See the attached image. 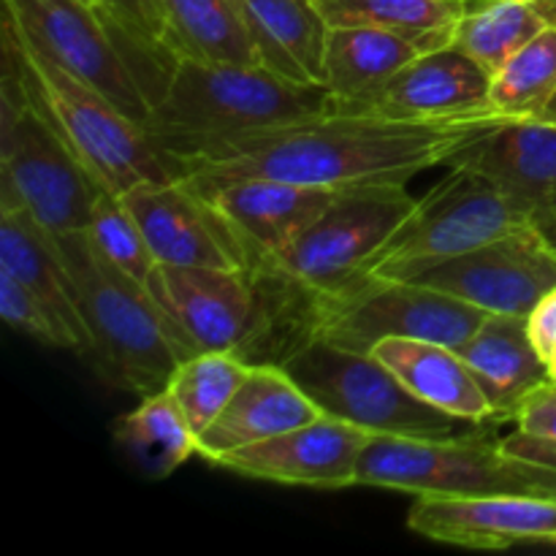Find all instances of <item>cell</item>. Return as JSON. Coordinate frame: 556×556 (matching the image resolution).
Wrapping results in <instances>:
<instances>
[{
	"label": "cell",
	"instance_id": "cell-1",
	"mask_svg": "<svg viewBox=\"0 0 556 556\" xmlns=\"http://www.w3.org/2000/svg\"><path fill=\"white\" fill-rule=\"evenodd\" d=\"M508 123L494 109L448 119H389L378 114H320L255 130L210 155L172 168L188 185L264 177L326 190L407 185L445 166L478 139Z\"/></svg>",
	"mask_w": 556,
	"mask_h": 556
},
{
	"label": "cell",
	"instance_id": "cell-2",
	"mask_svg": "<svg viewBox=\"0 0 556 556\" xmlns=\"http://www.w3.org/2000/svg\"><path fill=\"white\" fill-rule=\"evenodd\" d=\"M334 112L324 85H299L264 65L179 58L144 130L172 172L255 130L280 128ZM174 177V174H172Z\"/></svg>",
	"mask_w": 556,
	"mask_h": 556
},
{
	"label": "cell",
	"instance_id": "cell-3",
	"mask_svg": "<svg viewBox=\"0 0 556 556\" xmlns=\"http://www.w3.org/2000/svg\"><path fill=\"white\" fill-rule=\"evenodd\" d=\"M3 71L22 81L33 106L63 136L98 188L125 193L134 185L174 179L147 130L87 81L27 43L5 11Z\"/></svg>",
	"mask_w": 556,
	"mask_h": 556
},
{
	"label": "cell",
	"instance_id": "cell-4",
	"mask_svg": "<svg viewBox=\"0 0 556 556\" xmlns=\"http://www.w3.org/2000/svg\"><path fill=\"white\" fill-rule=\"evenodd\" d=\"M58 242L90 340L85 358L98 378L139 396L166 389L179 356L147 288L119 271L87 231L63 233Z\"/></svg>",
	"mask_w": 556,
	"mask_h": 556
},
{
	"label": "cell",
	"instance_id": "cell-5",
	"mask_svg": "<svg viewBox=\"0 0 556 556\" xmlns=\"http://www.w3.org/2000/svg\"><path fill=\"white\" fill-rule=\"evenodd\" d=\"M494 421L448 438H372L358 459L356 486L413 497L556 500V470L500 448Z\"/></svg>",
	"mask_w": 556,
	"mask_h": 556
},
{
	"label": "cell",
	"instance_id": "cell-6",
	"mask_svg": "<svg viewBox=\"0 0 556 556\" xmlns=\"http://www.w3.org/2000/svg\"><path fill=\"white\" fill-rule=\"evenodd\" d=\"M0 106V206L25 210L54 237L87 231L101 190L96 179L9 71Z\"/></svg>",
	"mask_w": 556,
	"mask_h": 556
},
{
	"label": "cell",
	"instance_id": "cell-7",
	"mask_svg": "<svg viewBox=\"0 0 556 556\" xmlns=\"http://www.w3.org/2000/svg\"><path fill=\"white\" fill-rule=\"evenodd\" d=\"M532 223L525 206L465 166L451 172L416 201L410 215L369 261V277L410 280L427 266L467 253Z\"/></svg>",
	"mask_w": 556,
	"mask_h": 556
},
{
	"label": "cell",
	"instance_id": "cell-8",
	"mask_svg": "<svg viewBox=\"0 0 556 556\" xmlns=\"http://www.w3.org/2000/svg\"><path fill=\"white\" fill-rule=\"evenodd\" d=\"M324 416L340 418L372 438H448L459 418L418 400L386 364L315 340L282 364Z\"/></svg>",
	"mask_w": 556,
	"mask_h": 556
},
{
	"label": "cell",
	"instance_id": "cell-9",
	"mask_svg": "<svg viewBox=\"0 0 556 556\" xmlns=\"http://www.w3.org/2000/svg\"><path fill=\"white\" fill-rule=\"evenodd\" d=\"M416 201L405 185L340 190L288 248L255 264H271L320 296L340 293L364 277Z\"/></svg>",
	"mask_w": 556,
	"mask_h": 556
},
{
	"label": "cell",
	"instance_id": "cell-10",
	"mask_svg": "<svg viewBox=\"0 0 556 556\" xmlns=\"http://www.w3.org/2000/svg\"><path fill=\"white\" fill-rule=\"evenodd\" d=\"M489 313L421 282L358 277L345 291L324 296L318 340L369 353L386 337L462 348Z\"/></svg>",
	"mask_w": 556,
	"mask_h": 556
},
{
	"label": "cell",
	"instance_id": "cell-11",
	"mask_svg": "<svg viewBox=\"0 0 556 556\" xmlns=\"http://www.w3.org/2000/svg\"><path fill=\"white\" fill-rule=\"evenodd\" d=\"M27 43L63 65L144 128L150 98L98 9L81 0H3Z\"/></svg>",
	"mask_w": 556,
	"mask_h": 556
},
{
	"label": "cell",
	"instance_id": "cell-12",
	"mask_svg": "<svg viewBox=\"0 0 556 556\" xmlns=\"http://www.w3.org/2000/svg\"><path fill=\"white\" fill-rule=\"evenodd\" d=\"M410 282L462 299L483 313L530 318L556 288V250L535 223L427 266Z\"/></svg>",
	"mask_w": 556,
	"mask_h": 556
},
{
	"label": "cell",
	"instance_id": "cell-13",
	"mask_svg": "<svg viewBox=\"0 0 556 556\" xmlns=\"http://www.w3.org/2000/svg\"><path fill=\"white\" fill-rule=\"evenodd\" d=\"M144 288L163 313L179 362L206 351L237 353L253 324L248 271L155 264Z\"/></svg>",
	"mask_w": 556,
	"mask_h": 556
},
{
	"label": "cell",
	"instance_id": "cell-14",
	"mask_svg": "<svg viewBox=\"0 0 556 556\" xmlns=\"http://www.w3.org/2000/svg\"><path fill=\"white\" fill-rule=\"evenodd\" d=\"M119 195L134 212L157 264L248 269V255L220 212L182 179L141 182Z\"/></svg>",
	"mask_w": 556,
	"mask_h": 556
},
{
	"label": "cell",
	"instance_id": "cell-15",
	"mask_svg": "<svg viewBox=\"0 0 556 556\" xmlns=\"http://www.w3.org/2000/svg\"><path fill=\"white\" fill-rule=\"evenodd\" d=\"M369 440L372 434L353 424L320 416L304 427L231 451L212 465L253 481L337 492L356 486L358 459Z\"/></svg>",
	"mask_w": 556,
	"mask_h": 556
},
{
	"label": "cell",
	"instance_id": "cell-16",
	"mask_svg": "<svg viewBox=\"0 0 556 556\" xmlns=\"http://www.w3.org/2000/svg\"><path fill=\"white\" fill-rule=\"evenodd\" d=\"M407 527L427 541L481 552L556 543V500L416 497Z\"/></svg>",
	"mask_w": 556,
	"mask_h": 556
},
{
	"label": "cell",
	"instance_id": "cell-17",
	"mask_svg": "<svg viewBox=\"0 0 556 556\" xmlns=\"http://www.w3.org/2000/svg\"><path fill=\"white\" fill-rule=\"evenodd\" d=\"M212 201L248 255V266L271 258L293 242L340 190L309 188L282 179L244 177L217 185H190Z\"/></svg>",
	"mask_w": 556,
	"mask_h": 556
},
{
	"label": "cell",
	"instance_id": "cell-18",
	"mask_svg": "<svg viewBox=\"0 0 556 556\" xmlns=\"http://www.w3.org/2000/svg\"><path fill=\"white\" fill-rule=\"evenodd\" d=\"M320 416V407L304 394L286 367L250 364V372L233 391L231 402L199 434L195 454L217 462L231 451L304 427Z\"/></svg>",
	"mask_w": 556,
	"mask_h": 556
},
{
	"label": "cell",
	"instance_id": "cell-19",
	"mask_svg": "<svg viewBox=\"0 0 556 556\" xmlns=\"http://www.w3.org/2000/svg\"><path fill=\"white\" fill-rule=\"evenodd\" d=\"M492 74L459 47L413 58L386 87L372 114L389 119H448L489 106Z\"/></svg>",
	"mask_w": 556,
	"mask_h": 556
},
{
	"label": "cell",
	"instance_id": "cell-20",
	"mask_svg": "<svg viewBox=\"0 0 556 556\" xmlns=\"http://www.w3.org/2000/svg\"><path fill=\"white\" fill-rule=\"evenodd\" d=\"M445 166L472 168L535 215L556 193V123L508 119Z\"/></svg>",
	"mask_w": 556,
	"mask_h": 556
},
{
	"label": "cell",
	"instance_id": "cell-21",
	"mask_svg": "<svg viewBox=\"0 0 556 556\" xmlns=\"http://www.w3.org/2000/svg\"><path fill=\"white\" fill-rule=\"evenodd\" d=\"M492 410V421H514L530 391L552 380L546 358L538 353L521 315L489 313L470 340L456 348Z\"/></svg>",
	"mask_w": 556,
	"mask_h": 556
},
{
	"label": "cell",
	"instance_id": "cell-22",
	"mask_svg": "<svg viewBox=\"0 0 556 556\" xmlns=\"http://www.w3.org/2000/svg\"><path fill=\"white\" fill-rule=\"evenodd\" d=\"M418 49L394 33L375 27H329L324 81L337 114H372L386 87L418 58Z\"/></svg>",
	"mask_w": 556,
	"mask_h": 556
},
{
	"label": "cell",
	"instance_id": "cell-23",
	"mask_svg": "<svg viewBox=\"0 0 556 556\" xmlns=\"http://www.w3.org/2000/svg\"><path fill=\"white\" fill-rule=\"evenodd\" d=\"M0 271L30 288L68 331L71 351L85 356L90 340L81 324L76 286L65 266L63 250L58 237L33 220L25 210L0 206Z\"/></svg>",
	"mask_w": 556,
	"mask_h": 556
},
{
	"label": "cell",
	"instance_id": "cell-24",
	"mask_svg": "<svg viewBox=\"0 0 556 556\" xmlns=\"http://www.w3.org/2000/svg\"><path fill=\"white\" fill-rule=\"evenodd\" d=\"M369 356L391 369L410 394L459 421H492V410L456 348L429 340L386 337ZM497 424V421H494Z\"/></svg>",
	"mask_w": 556,
	"mask_h": 556
},
{
	"label": "cell",
	"instance_id": "cell-25",
	"mask_svg": "<svg viewBox=\"0 0 556 556\" xmlns=\"http://www.w3.org/2000/svg\"><path fill=\"white\" fill-rule=\"evenodd\" d=\"M261 65L299 85L324 81L329 25L313 0H242Z\"/></svg>",
	"mask_w": 556,
	"mask_h": 556
},
{
	"label": "cell",
	"instance_id": "cell-26",
	"mask_svg": "<svg viewBox=\"0 0 556 556\" xmlns=\"http://www.w3.org/2000/svg\"><path fill=\"white\" fill-rule=\"evenodd\" d=\"M329 27H375L410 41L418 52L454 43L470 0H313Z\"/></svg>",
	"mask_w": 556,
	"mask_h": 556
},
{
	"label": "cell",
	"instance_id": "cell-27",
	"mask_svg": "<svg viewBox=\"0 0 556 556\" xmlns=\"http://www.w3.org/2000/svg\"><path fill=\"white\" fill-rule=\"evenodd\" d=\"M177 58L261 65L242 0H163Z\"/></svg>",
	"mask_w": 556,
	"mask_h": 556
},
{
	"label": "cell",
	"instance_id": "cell-28",
	"mask_svg": "<svg viewBox=\"0 0 556 556\" xmlns=\"http://www.w3.org/2000/svg\"><path fill=\"white\" fill-rule=\"evenodd\" d=\"M114 443L150 481H163L195 454V432L172 391L141 396L139 405L112 424Z\"/></svg>",
	"mask_w": 556,
	"mask_h": 556
},
{
	"label": "cell",
	"instance_id": "cell-29",
	"mask_svg": "<svg viewBox=\"0 0 556 556\" xmlns=\"http://www.w3.org/2000/svg\"><path fill=\"white\" fill-rule=\"evenodd\" d=\"M556 25V0H470L454 47L494 74L521 47Z\"/></svg>",
	"mask_w": 556,
	"mask_h": 556
},
{
	"label": "cell",
	"instance_id": "cell-30",
	"mask_svg": "<svg viewBox=\"0 0 556 556\" xmlns=\"http://www.w3.org/2000/svg\"><path fill=\"white\" fill-rule=\"evenodd\" d=\"M101 14L152 106L179 60L168 38L163 0H101Z\"/></svg>",
	"mask_w": 556,
	"mask_h": 556
},
{
	"label": "cell",
	"instance_id": "cell-31",
	"mask_svg": "<svg viewBox=\"0 0 556 556\" xmlns=\"http://www.w3.org/2000/svg\"><path fill=\"white\" fill-rule=\"evenodd\" d=\"M489 106L508 119L556 123V25L494 71Z\"/></svg>",
	"mask_w": 556,
	"mask_h": 556
},
{
	"label": "cell",
	"instance_id": "cell-32",
	"mask_svg": "<svg viewBox=\"0 0 556 556\" xmlns=\"http://www.w3.org/2000/svg\"><path fill=\"white\" fill-rule=\"evenodd\" d=\"M248 372L250 364L233 351L195 353L177 364L166 389L177 400L195 438L220 416Z\"/></svg>",
	"mask_w": 556,
	"mask_h": 556
},
{
	"label": "cell",
	"instance_id": "cell-33",
	"mask_svg": "<svg viewBox=\"0 0 556 556\" xmlns=\"http://www.w3.org/2000/svg\"><path fill=\"white\" fill-rule=\"evenodd\" d=\"M87 233H90V239L98 244V250H101L119 271L134 277L141 286H147L157 261L155 255H152L150 244H147L144 231H141V226L136 223L134 212L125 206L123 195L103 188L98 190Z\"/></svg>",
	"mask_w": 556,
	"mask_h": 556
},
{
	"label": "cell",
	"instance_id": "cell-34",
	"mask_svg": "<svg viewBox=\"0 0 556 556\" xmlns=\"http://www.w3.org/2000/svg\"><path fill=\"white\" fill-rule=\"evenodd\" d=\"M0 315L20 334L33 337V340L43 342V345L68 348L71 351L68 331L63 329L58 315L30 288L22 286L20 280H14L5 271H0Z\"/></svg>",
	"mask_w": 556,
	"mask_h": 556
},
{
	"label": "cell",
	"instance_id": "cell-35",
	"mask_svg": "<svg viewBox=\"0 0 556 556\" xmlns=\"http://www.w3.org/2000/svg\"><path fill=\"white\" fill-rule=\"evenodd\" d=\"M516 429L532 438L556 440V380H546L525 396L514 416Z\"/></svg>",
	"mask_w": 556,
	"mask_h": 556
},
{
	"label": "cell",
	"instance_id": "cell-36",
	"mask_svg": "<svg viewBox=\"0 0 556 556\" xmlns=\"http://www.w3.org/2000/svg\"><path fill=\"white\" fill-rule=\"evenodd\" d=\"M527 326H530V337L535 342L538 353L548 364V358L556 353V288L548 296H543L541 304L532 309L530 318H527Z\"/></svg>",
	"mask_w": 556,
	"mask_h": 556
},
{
	"label": "cell",
	"instance_id": "cell-37",
	"mask_svg": "<svg viewBox=\"0 0 556 556\" xmlns=\"http://www.w3.org/2000/svg\"><path fill=\"white\" fill-rule=\"evenodd\" d=\"M500 448L510 456H519V459L535 462V465H546L556 470V440L532 438V434H525L516 429L514 434L500 438Z\"/></svg>",
	"mask_w": 556,
	"mask_h": 556
},
{
	"label": "cell",
	"instance_id": "cell-38",
	"mask_svg": "<svg viewBox=\"0 0 556 556\" xmlns=\"http://www.w3.org/2000/svg\"><path fill=\"white\" fill-rule=\"evenodd\" d=\"M532 223L541 228L543 237H546L548 242H552V248L556 250V193L546 201V204L541 206V210H535V215H532Z\"/></svg>",
	"mask_w": 556,
	"mask_h": 556
},
{
	"label": "cell",
	"instance_id": "cell-39",
	"mask_svg": "<svg viewBox=\"0 0 556 556\" xmlns=\"http://www.w3.org/2000/svg\"><path fill=\"white\" fill-rule=\"evenodd\" d=\"M81 3H87V5H92V9L101 11V0H81Z\"/></svg>",
	"mask_w": 556,
	"mask_h": 556
},
{
	"label": "cell",
	"instance_id": "cell-40",
	"mask_svg": "<svg viewBox=\"0 0 556 556\" xmlns=\"http://www.w3.org/2000/svg\"><path fill=\"white\" fill-rule=\"evenodd\" d=\"M548 369H552V380H556V362L548 364Z\"/></svg>",
	"mask_w": 556,
	"mask_h": 556
}]
</instances>
